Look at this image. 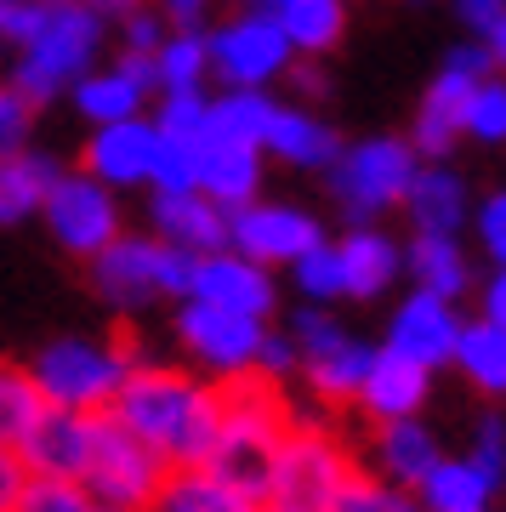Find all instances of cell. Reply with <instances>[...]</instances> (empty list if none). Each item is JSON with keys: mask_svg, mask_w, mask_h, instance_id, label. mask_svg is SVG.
Masks as SVG:
<instances>
[{"mask_svg": "<svg viewBox=\"0 0 506 512\" xmlns=\"http://www.w3.org/2000/svg\"><path fill=\"white\" fill-rule=\"evenodd\" d=\"M472 86H484V80L438 69V80L427 86V97H421V109H416V126H410V154L416 160H427V165L450 160V148L461 143V114H467Z\"/></svg>", "mask_w": 506, "mask_h": 512, "instance_id": "18", "label": "cell"}, {"mask_svg": "<svg viewBox=\"0 0 506 512\" xmlns=\"http://www.w3.org/2000/svg\"><path fill=\"white\" fill-rule=\"evenodd\" d=\"M205 57H211V74H222V92H268L273 80L290 74V63H296L285 35L268 18H256V12L222 23L217 35H205Z\"/></svg>", "mask_w": 506, "mask_h": 512, "instance_id": "9", "label": "cell"}, {"mask_svg": "<svg viewBox=\"0 0 506 512\" xmlns=\"http://www.w3.org/2000/svg\"><path fill=\"white\" fill-rule=\"evenodd\" d=\"M262 148H268L273 160H285V165H302V171H330V160L342 154V137L319 120V114L308 109H273L268 120V137H262Z\"/></svg>", "mask_w": 506, "mask_h": 512, "instance_id": "25", "label": "cell"}, {"mask_svg": "<svg viewBox=\"0 0 506 512\" xmlns=\"http://www.w3.org/2000/svg\"><path fill=\"white\" fill-rule=\"evenodd\" d=\"M262 330L256 319H239V313H217L205 302H182L177 308V342L194 353V365H205L211 376L234 382V376H251L256 348H262Z\"/></svg>", "mask_w": 506, "mask_h": 512, "instance_id": "12", "label": "cell"}, {"mask_svg": "<svg viewBox=\"0 0 506 512\" xmlns=\"http://www.w3.org/2000/svg\"><path fill=\"white\" fill-rule=\"evenodd\" d=\"M0 6H12V0H0Z\"/></svg>", "mask_w": 506, "mask_h": 512, "instance_id": "59", "label": "cell"}, {"mask_svg": "<svg viewBox=\"0 0 506 512\" xmlns=\"http://www.w3.org/2000/svg\"><path fill=\"white\" fill-rule=\"evenodd\" d=\"M416 154L404 137H364V143H342V154L330 160V194L347 211L353 228H370L381 211L404 205V188L416 177Z\"/></svg>", "mask_w": 506, "mask_h": 512, "instance_id": "8", "label": "cell"}, {"mask_svg": "<svg viewBox=\"0 0 506 512\" xmlns=\"http://www.w3.org/2000/svg\"><path fill=\"white\" fill-rule=\"evenodd\" d=\"M404 211H410V222H416V234L455 239L472 217L467 177L450 171V165H416V177H410V188H404Z\"/></svg>", "mask_w": 506, "mask_h": 512, "instance_id": "19", "label": "cell"}, {"mask_svg": "<svg viewBox=\"0 0 506 512\" xmlns=\"http://www.w3.org/2000/svg\"><path fill=\"white\" fill-rule=\"evenodd\" d=\"M353 461H347L342 439L330 427H313V421H290V433L273 450L268 467V501L262 507L279 512H325L330 495L347 484Z\"/></svg>", "mask_w": 506, "mask_h": 512, "instance_id": "7", "label": "cell"}, {"mask_svg": "<svg viewBox=\"0 0 506 512\" xmlns=\"http://www.w3.org/2000/svg\"><path fill=\"white\" fill-rule=\"evenodd\" d=\"M450 365L467 376L478 393H506V330L484 325V319H461V336H455Z\"/></svg>", "mask_w": 506, "mask_h": 512, "instance_id": "32", "label": "cell"}, {"mask_svg": "<svg viewBox=\"0 0 506 512\" xmlns=\"http://www.w3.org/2000/svg\"><path fill=\"white\" fill-rule=\"evenodd\" d=\"M12 512H97V507L86 501L80 484H63V478H29Z\"/></svg>", "mask_w": 506, "mask_h": 512, "instance_id": "42", "label": "cell"}, {"mask_svg": "<svg viewBox=\"0 0 506 512\" xmlns=\"http://www.w3.org/2000/svg\"><path fill=\"white\" fill-rule=\"evenodd\" d=\"M404 268H410L421 296H438V302H450V308L472 291V262H467V251H461V239L416 234L410 251H404Z\"/></svg>", "mask_w": 506, "mask_h": 512, "instance_id": "27", "label": "cell"}, {"mask_svg": "<svg viewBox=\"0 0 506 512\" xmlns=\"http://www.w3.org/2000/svg\"><path fill=\"white\" fill-rule=\"evenodd\" d=\"M205 103L211 97L205 92H165L160 97V114L148 120V126L160 131V137H171V143H205Z\"/></svg>", "mask_w": 506, "mask_h": 512, "instance_id": "39", "label": "cell"}, {"mask_svg": "<svg viewBox=\"0 0 506 512\" xmlns=\"http://www.w3.org/2000/svg\"><path fill=\"white\" fill-rule=\"evenodd\" d=\"M103 46V18L91 12L86 0H40V29L29 35V46H18V74L12 92L40 109L57 92H69L74 80H86Z\"/></svg>", "mask_w": 506, "mask_h": 512, "instance_id": "3", "label": "cell"}, {"mask_svg": "<svg viewBox=\"0 0 506 512\" xmlns=\"http://www.w3.org/2000/svg\"><path fill=\"white\" fill-rule=\"evenodd\" d=\"M35 29H40V0H12V6H0V40L29 46Z\"/></svg>", "mask_w": 506, "mask_h": 512, "instance_id": "48", "label": "cell"}, {"mask_svg": "<svg viewBox=\"0 0 506 512\" xmlns=\"http://www.w3.org/2000/svg\"><path fill=\"white\" fill-rule=\"evenodd\" d=\"M148 512H256L234 484H222L211 467H188V473H165L160 501Z\"/></svg>", "mask_w": 506, "mask_h": 512, "instance_id": "31", "label": "cell"}, {"mask_svg": "<svg viewBox=\"0 0 506 512\" xmlns=\"http://www.w3.org/2000/svg\"><path fill=\"white\" fill-rule=\"evenodd\" d=\"M325 512H421L416 495L398 490V484H387V478H370V473H347V484L336 495H330Z\"/></svg>", "mask_w": 506, "mask_h": 512, "instance_id": "36", "label": "cell"}, {"mask_svg": "<svg viewBox=\"0 0 506 512\" xmlns=\"http://www.w3.org/2000/svg\"><path fill=\"white\" fill-rule=\"evenodd\" d=\"M211 74V57H205V35H165L160 52H154V80L160 92H199Z\"/></svg>", "mask_w": 506, "mask_h": 512, "instance_id": "35", "label": "cell"}, {"mask_svg": "<svg viewBox=\"0 0 506 512\" xmlns=\"http://www.w3.org/2000/svg\"><path fill=\"white\" fill-rule=\"evenodd\" d=\"M57 183V160L52 154H6L0 160V228H18L46 205V188Z\"/></svg>", "mask_w": 506, "mask_h": 512, "instance_id": "29", "label": "cell"}, {"mask_svg": "<svg viewBox=\"0 0 506 512\" xmlns=\"http://www.w3.org/2000/svg\"><path fill=\"white\" fill-rule=\"evenodd\" d=\"M262 188V148L239 143H199V194L217 211H245Z\"/></svg>", "mask_w": 506, "mask_h": 512, "instance_id": "22", "label": "cell"}, {"mask_svg": "<svg viewBox=\"0 0 506 512\" xmlns=\"http://www.w3.org/2000/svg\"><path fill=\"white\" fill-rule=\"evenodd\" d=\"M290 404L273 393L262 376H234L217 393V450H211V473L234 484L251 507L268 501V467L279 439L290 433Z\"/></svg>", "mask_w": 506, "mask_h": 512, "instance_id": "2", "label": "cell"}, {"mask_svg": "<svg viewBox=\"0 0 506 512\" xmlns=\"http://www.w3.org/2000/svg\"><path fill=\"white\" fill-rule=\"evenodd\" d=\"M23 484H29V473H23V461L12 456V450H0V512H12V507H18Z\"/></svg>", "mask_w": 506, "mask_h": 512, "instance_id": "53", "label": "cell"}, {"mask_svg": "<svg viewBox=\"0 0 506 512\" xmlns=\"http://www.w3.org/2000/svg\"><path fill=\"white\" fill-rule=\"evenodd\" d=\"M455 18L478 35L484 52H506V0H455Z\"/></svg>", "mask_w": 506, "mask_h": 512, "instance_id": "43", "label": "cell"}, {"mask_svg": "<svg viewBox=\"0 0 506 512\" xmlns=\"http://www.w3.org/2000/svg\"><path fill=\"white\" fill-rule=\"evenodd\" d=\"M29 126H35V109H29L12 86H0V160H6V154H23Z\"/></svg>", "mask_w": 506, "mask_h": 512, "instance_id": "44", "label": "cell"}, {"mask_svg": "<svg viewBox=\"0 0 506 512\" xmlns=\"http://www.w3.org/2000/svg\"><path fill=\"white\" fill-rule=\"evenodd\" d=\"M160 40H165V23L154 18V12H126V52H160Z\"/></svg>", "mask_w": 506, "mask_h": 512, "instance_id": "51", "label": "cell"}, {"mask_svg": "<svg viewBox=\"0 0 506 512\" xmlns=\"http://www.w3.org/2000/svg\"><path fill=\"white\" fill-rule=\"evenodd\" d=\"M296 80H302V92H325V74H319V69H302Z\"/></svg>", "mask_w": 506, "mask_h": 512, "instance_id": "56", "label": "cell"}, {"mask_svg": "<svg viewBox=\"0 0 506 512\" xmlns=\"http://www.w3.org/2000/svg\"><path fill=\"white\" fill-rule=\"evenodd\" d=\"M495 63H501V57L484 52L478 40H467V46H450V57H444V69H450V74H467V80H495Z\"/></svg>", "mask_w": 506, "mask_h": 512, "instance_id": "49", "label": "cell"}, {"mask_svg": "<svg viewBox=\"0 0 506 512\" xmlns=\"http://www.w3.org/2000/svg\"><path fill=\"white\" fill-rule=\"evenodd\" d=\"M165 18L171 23V35H205V12H211V0H160Z\"/></svg>", "mask_w": 506, "mask_h": 512, "instance_id": "50", "label": "cell"}, {"mask_svg": "<svg viewBox=\"0 0 506 512\" xmlns=\"http://www.w3.org/2000/svg\"><path fill=\"white\" fill-rule=\"evenodd\" d=\"M296 365H302V359H296V348H290L285 330H262V348H256L251 376H262V382H285Z\"/></svg>", "mask_w": 506, "mask_h": 512, "instance_id": "45", "label": "cell"}, {"mask_svg": "<svg viewBox=\"0 0 506 512\" xmlns=\"http://www.w3.org/2000/svg\"><path fill=\"white\" fill-rule=\"evenodd\" d=\"M40 217L52 228V239L63 245L69 256H97L103 245L120 239V205L103 183H91L86 171H57V183L46 188V205Z\"/></svg>", "mask_w": 506, "mask_h": 512, "instance_id": "10", "label": "cell"}, {"mask_svg": "<svg viewBox=\"0 0 506 512\" xmlns=\"http://www.w3.org/2000/svg\"><path fill=\"white\" fill-rule=\"evenodd\" d=\"M91 12H97V18H126L131 6H137V0H86Z\"/></svg>", "mask_w": 506, "mask_h": 512, "instance_id": "55", "label": "cell"}, {"mask_svg": "<svg viewBox=\"0 0 506 512\" xmlns=\"http://www.w3.org/2000/svg\"><path fill=\"white\" fill-rule=\"evenodd\" d=\"M109 416L126 427L137 444H148L171 473L211 467L217 450V393L171 365H131L120 382Z\"/></svg>", "mask_w": 506, "mask_h": 512, "instance_id": "1", "label": "cell"}, {"mask_svg": "<svg viewBox=\"0 0 506 512\" xmlns=\"http://www.w3.org/2000/svg\"><path fill=\"white\" fill-rule=\"evenodd\" d=\"M256 18H268L290 52L325 57L347 35V0H256Z\"/></svg>", "mask_w": 506, "mask_h": 512, "instance_id": "21", "label": "cell"}, {"mask_svg": "<svg viewBox=\"0 0 506 512\" xmlns=\"http://www.w3.org/2000/svg\"><path fill=\"white\" fill-rule=\"evenodd\" d=\"M285 336H290V348H296V359H319L325 348H336V342L347 336V325L330 308H308V302H302Z\"/></svg>", "mask_w": 506, "mask_h": 512, "instance_id": "41", "label": "cell"}, {"mask_svg": "<svg viewBox=\"0 0 506 512\" xmlns=\"http://www.w3.org/2000/svg\"><path fill=\"white\" fill-rule=\"evenodd\" d=\"M40 410H46V404H40L35 382H29V370L0 359V450H12V456H18L23 433L40 421Z\"/></svg>", "mask_w": 506, "mask_h": 512, "instance_id": "34", "label": "cell"}, {"mask_svg": "<svg viewBox=\"0 0 506 512\" xmlns=\"http://www.w3.org/2000/svg\"><path fill=\"white\" fill-rule=\"evenodd\" d=\"M148 188L154 194H199V148L160 137L154 165H148Z\"/></svg>", "mask_w": 506, "mask_h": 512, "instance_id": "38", "label": "cell"}, {"mask_svg": "<svg viewBox=\"0 0 506 512\" xmlns=\"http://www.w3.org/2000/svg\"><path fill=\"white\" fill-rule=\"evenodd\" d=\"M273 109H279V103H273L268 92H222V97L205 103V137H211V143L262 148Z\"/></svg>", "mask_w": 506, "mask_h": 512, "instance_id": "30", "label": "cell"}, {"mask_svg": "<svg viewBox=\"0 0 506 512\" xmlns=\"http://www.w3.org/2000/svg\"><path fill=\"white\" fill-rule=\"evenodd\" d=\"M74 109L86 114L91 126H120V120H143V92L120 80L114 69L103 74H86V80H74Z\"/></svg>", "mask_w": 506, "mask_h": 512, "instance_id": "33", "label": "cell"}, {"mask_svg": "<svg viewBox=\"0 0 506 512\" xmlns=\"http://www.w3.org/2000/svg\"><path fill=\"white\" fill-rule=\"evenodd\" d=\"M427 399H433V376L421 365H410V359H398V353L376 348V359H370V370H364V387H359V410L370 421H421V410H427Z\"/></svg>", "mask_w": 506, "mask_h": 512, "instance_id": "16", "label": "cell"}, {"mask_svg": "<svg viewBox=\"0 0 506 512\" xmlns=\"http://www.w3.org/2000/svg\"><path fill=\"white\" fill-rule=\"evenodd\" d=\"M461 137H478V143H501L506 137V86L501 80L472 86L467 114H461Z\"/></svg>", "mask_w": 506, "mask_h": 512, "instance_id": "40", "label": "cell"}, {"mask_svg": "<svg viewBox=\"0 0 506 512\" xmlns=\"http://www.w3.org/2000/svg\"><path fill=\"white\" fill-rule=\"evenodd\" d=\"M290 274H296V291L308 296V308H330V302H342V256L330 239H319L308 256H296L290 262Z\"/></svg>", "mask_w": 506, "mask_h": 512, "instance_id": "37", "label": "cell"}, {"mask_svg": "<svg viewBox=\"0 0 506 512\" xmlns=\"http://www.w3.org/2000/svg\"><path fill=\"white\" fill-rule=\"evenodd\" d=\"M484 325H495V330H506V279H501V268H495V279L484 285V313H478Z\"/></svg>", "mask_w": 506, "mask_h": 512, "instance_id": "54", "label": "cell"}, {"mask_svg": "<svg viewBox=\"0 0 506 512\" xmlns=\"http://www.w3.org/2000/svg\"><path fill=\"white\" fill-rule=\"evenodd\" d=\"M91 427H97V416H80V410H40V421L23 433V444H18L23 473L80 484L86 456H91Z\"/></svg>", "mask_w": 506, "mask_h": 512, "instance_id": "14", "label": "cell"}, {"mask_svg": "<svg viewBox=\"0 0 506 512\" xmlns=\"http://www.w3.org/2000/svg\"><path fill=\"white\" fill-rule=\"evenodd\" d=\"M256 512H279V507H256Z\"/></svg>", "mask_w": 506, "mask_h": 512, "instance_id": "58", "label": "cell"}, {"mask_svg": "<svg viewBox=\"0 0 506 512\" xmlns=\"http://www.w3.org/2000/svg\"><path fill=\"white\" fill-rule=\"evenodd\" d=\"M455 336H461V313L450 302H438V296L410 291L398 302L393 325H387V353H398V359H410V365H421L433 376V370L450 365Z\"/></svg>", "mask_w": 506, "mask_h": 512, "instance_id": "15", "label": "cell"}, {"mask_svg": "<svg viewBox=\"0 0 506 512\" xmlns=\"http://www.w3.org/2000/svg\"><path fill=\"white\" fill-rule=\"evenodd\" d=\"M131 359L120 342H97V336H57L35 353L29 382H35L46 410H80V416H103L120 393V382L131 376Z\"/></svg>", "mask_w": 506, "mask_h": 512, "instance_id": "4", "label": "cell"}, {"mask_svg": "<svg viewBox=\"0 0 506 512\" xmlns=\"http://www.w3.org/2000/svg\"><path fill=\"white\" fill-rule=\"evenodd\" d=\"M154 239L188 256H217L228 251V211L205 194H154Z\"/></svg>", "mask_w": 506, "mask_h": 512, "instance_id": "20", "label": "cell"}, {"mask_svg": "<svg viewBox=\"0 0 506 512\" xmlns=\"http://www.w3.org/2000/svg\"><path fill=\"white\" fill-rule=\"evenodd\" d=\"M154 148H160V131L148 120H120V126H97L86 143V177L91 183L114 188H137L148 183V165H154Z\"/></svg>", "mask_w": 506, "mask_h": 512, "instance_id": "17", "label": "cell"}, {"mask_svg": "<svg viewBox=\"0 0 506 512\" xmlns=\"http://www.w3.org/2000/svg\"><path fill=\"white\" fill-rule=\"evenodd\" d=\"M336 256H342V291L359 302L393 291L398 268H404V245L387 239L381 228H353L347 239H336Z\"/></svg>", "mask_w": 506, "mask_h": 512, "instance_id": "24", "label": "cell"}, {"mask_svg": "<svg viewBox=\"0 0 506 512\" xmlns=\"http://www.w3.org/2000/svg\"><path fill=\"white\" fill-rule=\"evenodd\" d=\"M114 74H120V80H131L143 97L160 92V80H154V57H148V52H126L120 63H114Z\"/></svg>", "mask_w": 506, "mask_h": 512, "instance_id": "52", "label": "cell"}, {"mask_svg": "<svg viewBox=\"0 0 506 512\" xmlns=\"http://www.w3.org/2000/svg\"><path fill=\"white\" fill-rule=\"evenodd\" d=\"M472 461H478L489 478H501V467H506V427H501V416L478 421V450H472Z\"/></svg>", "mask_w": 506, "mask_h": 512, "instance_id": "47", "label": "cell"}, {"mask_svg": "<svg viewBox=\"0 0 506 512\" xmlns=\"http://www.w3.org/2000/svg\"><path fill=\"white\" fill-rule=\"evenodd\" d=\"M495 490H501V478H489L472 456H444L416 484V507L421 512H495Z\"/></svg>", "mask_w": 506, "mask_h": 512, "instance_id": "23", "label": "cell"}, {"mask_svg": "<svg viewBox=\"0 0 506 512\" xmlns=\"http://www.w3.org/2000/svg\"><path fill=\"white\" fill-rule=\"evenodd\" d=\"M438 461H444V450H438V433L427 427V421H387L376 439V467L387 484H398V490L416 495V484L427 473H433Z\"/></svg>", "mask_w": 506, "mask_h": 512, "instance_id": "26", "label": "cell"}, {"mask_svg": "<svg viewBox=\"0 0 506 512\" xmlns=\"http://www.w3.org/2000/svg\"><path fill=\"white\" fill-rule=\"evenodd\" d=\"M370 359H376V348L364 342V336H353L347 330L336 348H325L319 359H302V376H308V387L319 393L325 404H353L359 399V387H364V370H370Z\"/></svg>", "mask_w": 506, "mask_h": 512, "instance_id": "28", "label": "cell"}, {"mask_svg": "<svg viewBox=\"0 0 506 512\" xmlns=\"http://www.w3.org/2000/svg\"><path fill=\"white\" fill-rule=\"evenodd\" d=\"M325 239L319 217L302 205H279V200H251L245 211H228V251L256 262V268H290L296 256H308Z\"/></svg>", "mask_w": 506, "mask_h": 512, "instance_id": "11", "label": "cell"}, {"mask_svg": "<svg viewBox=\"0 0 506 512\" xmlns=\"http://www.w3.org/2000/svg\"><path fill=\"white\" fill-rule=\"evenodd\" d=\"M472 222H478L484 251L495 256V268H501V256H506V194H489L484 205H472Z\"/></svg>", "mask_w": 506, "mask_h": 512, "instance_id": "46", "label": "cell"}, {"mask_svg": "<svg viewBox=\"0 0 506 512\" xmlns=\"http://www.w3.org/2000/svg\"><path fill=\"white\" fill-rule=\"evenodd\" d=\"M410 6H438V0H410Z\"/></svg>", "mask_w": 506, "mask_h": 512, "instance_id": "57", "label": "cell"}, {"mask_svg": "<svg viewBox=\"0 0 506 512\" xmlns=\"http://www.w3.org/2000/svg\"><path fill=\"white\" fill-rule=\"evenodd\" d=\"M194 262L199 256L177 251V245H160V239H143V234H120L114 245H103V251L91 256V285L120 313H137L148 302H160V296L188 302Z\"/></svg>", "mask_w": 506, "mask_h": 512, "instance_id": "5", "label": "cell"}, {"mask_svg": "<svg viewBox=\"0 0 506 512\" xmlns=\"http://www.w3.org/2000/svg\"><path fill=\"white\" fill-rule=\"evenodd\" d=\"M165 467L148 444H137L120 427V421L103 410L97 427H91V456H86V473H80V490L97 512H148L160 501V484H165Z\"/></svg>", "mask_w": 506, "mask_h": 512, "instance_id": "6", "label": "cell"}, {"mask_svg": "<svg viewBox=\"0 0 506 512\" xmlns=\"http://www.w3.org/2000/svg\"><path fill=\"white\" fill-rule=\"evenodd\" d=\"M188 302H205L217 313H239V319L268 325L273 308H279V285H273L268 268H256V262H245L234 251H217V256H199L194 262Z\"/></svg>", "mask_w": 506, "mask_h": 512, "instance_id": "13", "label": "cell"}]
</instances>
